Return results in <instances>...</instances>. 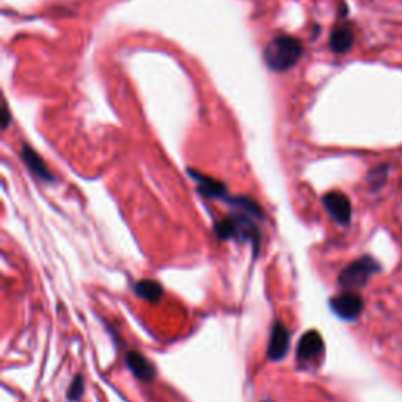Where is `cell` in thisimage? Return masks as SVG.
Instances as JSON below:
<instances>
[{
    "instance_id": "4fadbf2b",
    "label": "cell",
    "mask_w": 402,
    "mask_h": 402,
    "mask_svg": "<svg viewBox=\"0 0 402 402\" xmlns=\"http://www.w3.org/2000/svg\"><path fill=\"white\" fill-rule=\"evenodd\" d=\"M390 175V165L389 163H379L376 167H372L368 175H366V183L372 193H377L385 188L386 181H389Z\"/></svg>"
},
{
    "instance_id": "7a4b0ae2",
    "label": "cell",
    "mask_w": 402,
    "mask_h": 402,
    "mask_svg": "<svg viewBox=\"0 0 402 402\" xmlns=\"http://www.w3.org/2000/svg\"><path fill=\"white\" fill-rule=\"evenodd\" d=\"M382 270L384 265L374 256L363 255L341 270L338 275V285L343 291H358L368 285L372 275H377Z\"/></svg>"
},
{
    "instance_id": "9a60e30c",
    "label": "cell",
    "mask_w": 402,
    "mask_h": 402,
    "mask_svg": "<svg viewBox=\"0 0 402 402\" xmlns=\"http://www.w3.org/2000/svg\"><path fill=\"white\" fill-rule=\"evenodd\" d=\"M85 391V385H84V376L82 374H76V377L71 380L69 389L67 391V398L69 402H77L81 401V398L84 396Z\"/></svg>"
},
{
    "instance_id": "3957f363",
    "label": "cell",
    "mask_w": 402,
    "mask_h": 402,
    "mask_svg": "<svg viewBox=\"0 0 402 402\" xmlns=\"http://www.w3.org/2000/svg\"><path fill=\"white\" fill-rule=\"evenodd\" d=\"M328 305L340 319L352 322L362 316L364 302L357 291H343L338 296L330 299Z\"/></svg>"
},
{
    "instance_id": "5b68a950",
    "label": "cell",
    "mask_w": 402,
    "mask_h": 402,
    "mask_svg": "<svg viewBox=\"0 0 402 402\" xmlns=\"http://www.w3.org/2000/svg\"><path fill=\"white\" fill-rule=\"evenodd\" d=\"M289 343H291V336H289L288 328H286L282 322L277 321L270 330V338H269V346H268L269 360L272 362L283 360L286 354H288Z\"/></svg>"
},
{
    "instance_id": "9c48e42d",
    "label": "cell",
    "mask_w": 402,
    "mask_h": 402,
    "mask_svg": "<svg viewBox=\"0 0 402 402\" xmlns=\"http://www.w3.org/2000/svg\"><path fill=\"white\" fill-rule=\"evenodd\" d=\"M188 173L197 181L198 192L203 197L220 198V200H225L228 197V189L224 183H220L217 179L209 178L203 173H198L195 170H188Z\"/></svg>"
},
{
    "instance_id": "e0dca14e",
    "label": "cell",
    "mask_w": 402,
    "mask_h": 402,
    "mask_svg": "<svg viewBox=\"0 0 402 402\" xmlns=\"http://www.w3.org/2000/svg\"><path fill=\"white\" fill-rule=\"evenodd\" d=\"M261 402H270V401H261Z\"/></svg>"
},
{
    "instance_id": "277c9868",
    "label": "cell",
    "mask_w": 402,
    "mask_h": 402,
    "mask_svg": "<svg viewBox=\"0 0 402 402\" xmlns=\"http://www.w3.org/2000/svg\"><path fill=\"white\" fill-rule=\"evenodd\" d=\"M322 205L336 224L349 226L352 220V203L343 192H328L322 197Z\"/></svg>"
},
{
    "instance_id": "6da1fadb",
    "label": "cell",
    "mask_w": 402,
    "mask_h": 402,
    "mask_svg": "<svg viewBox=\"0 0 402 402\" xmlns=\"http://www.w3.org/2000/svg\"><path fill=\"white\" fill-rule=\"evenodd\" d=\"M302 57L300 41L288 35L272 40L264 49V62L272 71L283 73L292 68Z\"/></svg>"
},
{
    "instance_id": "5bb4252c",
    "label": "cell",
    "mask_w": 402,
    "mask_h": 402,
    "mask_svg": "<svg viewBox=\"0 0 402 402\" xmlns=\"http://www.w3.org/2000/svg\"><path fill=\"white\" fill-rule=\"evenodd\" d=\"M214 233L220 241H228V239L236 238V226H234L233 219L228 215V217L215 222Z\"/></svg>"
},
{
    "instance_id": "ba28073f",
    "label": "cell",
    "mask_w": 402,
    "mask_h": 402,
    "mask_svg": "<svg viewBox=\"0 0 402 402\" xmlns=\"http://www.w3.org/2000/svg\"><path fill=\"white\" fill-rule=\"evenodd\" d=\"M21 157H23V161L27 165V168L30 170L35 176L40 178L41 181L54 183V176L47 170L45 161H42V157L30 145L23 143V147H21Z\"/></svg>"
},
{
    "instance_id": "30bf717a",
    "label": "cell",
    "mask_w": 402,
    "mask_h": 402,
    "mask_svg": "<svg viewBox=\"0 0 402 402\" xmlns=\"http://www.w3.org/2000/svg\"><path fill=\"white\" fill-rule=\"evenodd\" d=\"M328 46L335 54L349 52L354 46V30L349 25H336L330 33Z\"/></svg>"
},
{
    "instance_id": "2e32d148",
    "label": "cell",
    "mask_w": 402,
    "mask_h": 402,
    "mask_svg": "<svg viewBox=\"0 0 402 402\" xmlns=\"http://www.w3.org/2000/svg\"><path fill=\"white\" fill-rule=\"evenodd\" d=\"M10 125V112H8V107L6 104H4V120H2V127L6 129Z\"/></svg>"
},
{
    "instance_id": "7c38bea8",
    "label": "cell",
    "mask_w": 402,
    "mask_h": 402,
    "mask_svg": "<svg viewBox=\"0 0 402 402\" xmlns=\"http://www.w3.org/2000/svg\"><path fill=\"white\" fill-rule=\"evenodd\" d=\"M224 201H228V205L231 206L233 209L243 211L250 215H253L256 220H264V212L261 211L260 205H258L253 198L246 195H236V197H226Z\"/></svg>"
},
{
    "instance_id": "8992f818",
    "label": "cell",
    "mask_w": 402,
    "mask_h": 402,
    "mask_svg": "<svg viewBox=\"0 0 402 402\" xmlns=\"http://www.w3.org/2000/svg\"><path fill=\"white\" fill-rule=\"evenodd\" d=\"M322 352H324V340H322L321 333L316 332V330H308V332L299 340L296 357L299 362L308 363L316 360Z\"/></svg>"
},
{
    "instance_id": "8fae6325",
    "label": "cell",
    "mask_w": 402,
    "mask_h": 402,
    "mask_svg": "<svg viewBox=\"0 0 402 402\" xmlns=\"http://www.w3.org/2000/svg\"><path fill=\"white\" fill-rule=\"evenodd\" d=\"M134 292L149 304H157L163 297V288L154 280H140L134 285Z\"/></svg>"
},
{
    "instance_id": "52a82bcc",
    "label": "cell",
    "mask_w": 402,
    "mask_h": 402,
    "mask_svg": "<svg viewBox=\"0 0 402 402\" xmlns=\"http://www.w3.org/2000/svg\"><path fill=\"white\" fill-rule=\"evenodd\" d=\"M125 363L132 372L135 379H139L143 384H151L156 377V369L153 363H149L145 355L140 354L137 350H129L126 352Z\"/></svg>"
}]
</instances>
